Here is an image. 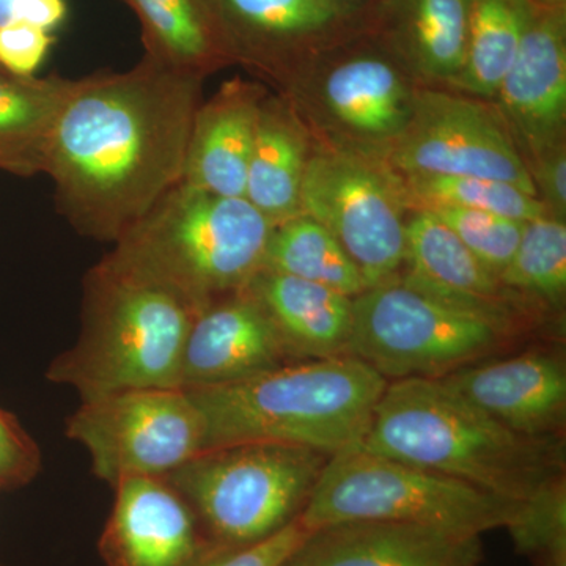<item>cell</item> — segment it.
Returning <instances> with one entry per match:
<instances>
[{"instance_id":"1","label":"cell","mask_w":566,"mask_h":566,"mask_svg":"<svg viewBox=\"0 0 566 566\" xmlns=\"http://www.w3.org/2000/svg\"><path fill=\"white\" fill-rule=\"evenodd\" d=\"M202 82L147 57L76 80L46 175L77 233L114 244L182 180Z\"/></svg>"},{"instance_id":"2","label":"cell","mask_w":566,"mask_h":566,"mask_svg":"<svg viewBox=\"0 0 566 566\" xmlns=\"http://www.w3.org/2000/svg\"><path fill=\"white\" fill-rule=\"evenodd\" d=\"M363 444L513 502L565 476L562 436L516 433L439 378L389 381Z\"/></svg>"},{"instance_id":"3","label":"cell","mask_w":566,"mask_h":566,"mask_svg":"<svg viewBox=\"0 0 566 566\" xmlns=\"http://www.w3.org/2000/svg\"><path fill=\"white\" fill-rule=\"evenodd\" d=\"M387 385L357 357L335 356L188 392L203 417L205 450L277 442L331 457L364 441Z\"/></svg>"},{"instance_id":"4","label":"cell","mask_w":566,"mask_h":566,"mask_svg":"<svg viewBox=\"0 0 566 566\" xmlns=\"http://www.w3.org/2000/svg\"><path fill=\"white\" fill-rule=\"evenodd\" d=\"M196 315L161 283L104 255L84 279L77 340L52 360L48 379L76 390L81 401L122 390L178 387L182 348Z\"/></svg>"},{"instance_id":"5","label":"cell","mask_w":566,"mask_h":566,"mask_svg":"<svg viewBox=\"0 0 566 566\" xmlns=\"http://www.w3.org/2000/svg\"><path fill=\"white\" fill-rule=\"evenodd\" d=\"M274 223L244 197L178 182L118 238L107 259L161 283L196 314L248 289Z\"/></svg>"},{"instance_id":"6","label":"cell","mask_w":566,"mask_h":566,"mask_svg":"<svg viewBox=\"0 0 566 566\" xmlns=\"http://www.w3.org/2000/svg\"><path fill=\"white\" fill-rule=\"evenodd\" d=\"M521 504L357 442L329 457L300 520L311 532L352 521H392L482 536L509 527Z\"/></svg>"},{"instance_id":"7","label":"cell","mask_w":566,"mask_h":566,"mask_svg":"<svg viewBox=\"0 0 566 566\" xmlns=\"http://www.w3.org/2000/svg\"><path fill=\"white\" fill-rule=\"evenodd\" d=\"M329 455L307 447L244 442L205 450L163 476L216 545H248L301 515Z\"/></svg>"},{"instance_id":"8","label":"cell","mask_w":566,"mask_h":566,"mask_svg":"<svg viewBox=\"0 0 566 566\" xmlns=\"http://www.w3.org/2000/svg\"><path fill=\"white\" fill-rule=\"evenodd\" d=\"M510 331L397 279L353 300L348 356L387 381L442 378L494 353Z\"/></svg>"},{"instance_id":"9","label":"cell","mask_w":566,"mask_h":566,"mask_svg":"<svg viewBox=\"0 0 566 566\" xmlns=\"http://www.w3.org/2000/svg\"><path fill=\"white\" fill-rule=\"evenodd\" d=\"M66 436L84 447L93 474L114 486L166 476L205 452V423L188 390L132 389L81 401Z\"/></svg>"},{"instance_id":"10","label":"cell","mask_w":566,"mask_h":566,"mask_svg":"<svg viewBox=\"0 0 566 566\" xmlns=\"http://www.w3.org/2000/svg\"><path fill=\"white\" fill-rule=\"evenodd\" d=\"M405 191L392 174L354 153L308 158L301 214L344 245L367 289L394 281L406 263Z\"/></svg>"},{"instance_id":"11","label":"cell","mask_w":566,"mask_h":566,"mask_svg":"<svg viewBox=\"0 0 566 566\" xmlns=\"http://www.w3.org/2000/svg\"><path fill=\"white\" fill-rule=\"evenodd\" d=\"M387 150L390 166L406 177L491 178L538 197L501 115L474 99L417 91L411 118Z\"/></svg>"},{"instance_id":"12","label":"cell","mask_w":566,"mask_h":566,"mask_svg":"<svg viewBox=\"0 0 566 566\" xmlns=\"http://www.w3.org/2000/svg\"><path fill=\"white\" fill-rule=\"evenodd\" d=\"M494 98L517 150L527 153L531 161L564 144L565 9L535 7L515 62Z\"/></svg>"},{"instance_id":"13","label":"cell","mask_w":566,"mask_h":566,"mask_svg":"<svg viewBox=\"0 0 566 566\" xmlns=\"http://www.w3.org/2000/svg\"><path fill=\"white\" fill-rule=\"evenodd\" d=\"M292 360L262 304L248 289L193 316L178 387L210 389L244 381Z\"/></svg>"},{"instance_id":"14","label":"cell","mask_w":566,"mask_h":566,"mask_svg":"<svg viewBox=\"0 0 566 566\" xmlns=\"http://www.w3.org/2000/svg\"><path fill=\"white\" fill-rule=\"evenodd\" d=\"M112 488L102 536L107 566H191L212 545L191 505L163 476H132Z\"/></svg>"},{"instance_id":"15","label":"cell","mask_w":566,"mask_h":566,"mask_svg":"<svg viewBox=\"0 0 566 566\" xmlns=\"http://www.w3.org/2000/svg\"><path fill=\"white\" fill-rule=\"evenodd\" d=\"M439 379L516 433L554 438L564 431L566 368L553 354L532 352L471 364Z\"/></svg>"},{"instance_id":"16","label":"cell","mask_w":566,"mask_h":566,"mask_svg":"<svg viewBox=\"0 0 566 566\" xmlns=\"http://www.w3.org/2000/svg\"><path fill=\"white\" fill-rule=\"evenodd\" d=\"M482 536L392 521H352L312 532L300 566H476Z\"/></svg>"},{"instance_id":"17","label":"cell","mask_w":566,"mask_h":566,"mask_svg":"<svg viewBox=\"0 0 566 566\" xmlns=\"http://www.w3.org/2000/svg\"><path fill=\"white\" fill-rule=\"evenodd\" d=\"M406 285L512 331L505 286L433 212L419 208L406 223Z\"/></svg>"},{"instance_id":"18","label":"cell","mask_w":566,"mask_h":566,"mask_svg":"<svg viewBox=\"0 0 566 566\" xmlns=\"http://www.w3.org/2000/svg\"><path fill=\"white\" fill-rule=\"evenodd\" d=\"M262 102L259 88L233 81L200 103L181 181L218 196L244 197Z\"/></svg>"},{"instance_id":"19","label":"cell","mask_w":566,"mask_h":566,"mask_svg":"<svg viewBox=\"0 0 566 566\" xmlns=\"http://www.w3.org/2000/svg\"><path fill=\"white\" fill-rule=\"evenodd\" d=\"M416 92L394 62L385 55L363 52L327 71L322 98L346 132L376 144L385 142L389 147L411 118Z\"/></svg>"},{"instance_id":"20","label":"cell","mask_w":566,"mask_h":566,"mask_svg":"<svg viewBox=\"0 0 566 566\" xmlns=\"http://www.w3.org/2000/svg\"><path fill=\"white\" fill-rule=\"evenodd\" d=\"M292 359L348 356L353 300L319 283L260 271L248 286Z\"/></svg>"},{"instance_id":"21","label":"cell","mask_w":566,"mask_h":566,"mask_svg":"<svg viewBox=\"0 0 566 566\" xmlns=\"http://www.w3.org/2000/svg\"><path fill=\"white\" fill-rule=\"evenodd\" d=\"M234 59L275 70L301 43L333 31L359 0H216Z\"/></svg>"},{"instance_id":"22","label":"cell","mask_w":566,"mask_h":566,"mask_svg":"<svg viewBox=\"0 0 566 566\" xmlns=\"http://www.w3.org/2000/svg\"><path fill=\"white\" fill-rule=\"evenodd\" d=\"M136 13L148 61L203 77L234 59L216 0H123Z\"/></svg>"},{"instance_id":"23","label":"cell","mask_w":566,"mask_h":566,"mask_svg":"<svg viewBox=\"0 0 566 566\" xmlns=\"http://www.w3.org/2000/svg\"><path fill=\"white\" fill-rule=\"evenodd\" d=\"M76 80L0 71V170L46 175L52 139Z\"/></svg>"},{"instance_id":"24","label":"cell","mask_w":566,"mask_h":566,"mask_svg":"<svg viewBox=\"0 0 566 566\" xmlns=\"http://www.w3.org/2000/svg\"><path fill=\"white\" fill-rule=\"evenodd\" d=\"M308 145L292 111L263 98L256 123L245 196L274 226L301 214Z\"/></svg>"},{"instance_id":"25","label":"cell","mask_w":566,"mask_h":566,"mask_svg":"<svg viewBox=\"0 0 566 566\" xmlns=\"http://www.w3.org/2000/svg\"><path fill=\"white\" fill-rule=\"evenodd\" d=\"M471 11L472 0H394L398 54L419 76L452 84L464 65Z\"/></svg>"},{"instance_id":"26","label":"cell","mask_w":566,"mask_h":566,"mask_svg":"<svg viewBox=\"0 0 566 566\" xmlns=\"http://www.w3.org/2000/svg\"><path fill=\"white\" fill-rule=\"evenodd\" d=\"M535 7L532 0H472L464 65L450 85L494 98L515 62Z\"/></svg>"},{"instance_id":"27","label":"cell","mask_w":566,"mask_h":566,"mask_svg":"<svg viewBox=\"0 0 566 566\" xmlns=\"http://www.w3.org/2000/svg\"><path fill=\"white\" fill-rule=\"evenodd\" d=\"M262 271L319 283L349 297L368 290L344 245L326 227L305 214L274 226Z\"/></svg>"},{"instance_id":"28","label":"cell","mask_w":566,"mask_h":566,"mask_svg":"<svg viewBox=\"0 0 566 566\" xmlns=\"http://www.w3.org/2000/svg\"><path fill=\"white\" fill-rule=\"evenodd\" d=\"M506 290L558 304L566 292V226L543 216L526 223L509 266L499 275Z\"/></svg>"},{"instance_id":"29","label":"cell","mask_w":566,"mask_h":566,"mask_svg":"<svg viewBox=\"0 0 566 566\" xmlns=\"http://www.w3.org/2000/svg\"><path fill=\"white\" fill-rule=\"evenodd\" d=\"M406 189L424 207H458L528 222L547 214L538 197L512 182L482 177H406Z\"/></svg>"},{"instance_id":"30","label":"cell","mask_w":566,"mask_h":566,"mask_svg":"<svg viewBox=\"0 0 566 566\" xmlns=\"http://www.w3.org/2000/svg\"><path fill=\"white\" fill-rule=\"evenodd\" d=\"M506 531L517 551L538 566H566L565 476L523 502Z\"/></svg>"},{"instance_id":"31","label":"cell","mask_w":566,"mask_h":566,"mask_svg":"<svg viewBox=\"0 0 566 566\" xmlns=\"http://www.w3.org/2000/svg\"><path fill=\"white\" fill-rule=\"evenodd\" d=\"M424 210L441 219L497 279L515 255L527 223L493 212L458 207H424Z\"/></svg>"},{"instance_id":"32","label":"cell","mask_w":566,"mask_h":566,"mask_svg":"<svg viewBox=\"0 0 566 566\" xmlns=\"http://www.w3.org/2000/svg\"><path fill=\"white\" fill-rule=\"evenodd\" d=\"M311 534L297 516L259 542L233 546L212 543L191 566H285Z\"/></svg>"},{"instance_id":"33","label":"cell","mask_w":566,"mask_h":566,"mask_svg":"<svg viewBox=\"0 0 566 566\" xmlns=\"http://www.w3.org/2000/svg\"><path fill=\"white\" fill-rule=\"evenodd\" d=\"M40 471L39 446L17 417L0 408V490L28 485Z\"/></svg>"},{"instance_id":"34","label":"cell","mask_w":566,"mask_h":566,"mask_svg":"<svg viewBox=\"0 0 566 566\" xmlns=\"http://www.w3.org/2000/svg\"><path fill=\"white\" fill-rule=\"evenodd\" d=\"M54 35L39 25L14 21L0 28V71L14 76H35L46 59Z\"/></svg>"},{"instance_id":"35","label":"cell","mask_w":566,"mask_h":566,"mask_svg":"<svg viewBox=\"0 0 566 566\" xmlns=\"http://www.w3.org/2000/svg\"><path fill=\"white\" fill-rule=\"evenodd\" d=\"M535 169H531L536 196H542L539 202L551 218L564 219L566 212V153L565 145H558L553 150L543 153L532 159Z\"/></svg>"},{"instance_id":"36","label":"cell","mask_w":566,"mask_h":566,"mask_svg":"<svg viewBox=\"0 0 566 566\" xmlns=\"http://www.w3.org/2000/svg\"><path fill=\"white\" fill-rule=\"evenodd\" d=\"M66 11V0H24L18 11L17 21L29 22L54 33L65 21Z\"/></svg>"},{"instance_id":"37","label":"cell","mask_w":566,"mask_h":566,"mask_svg":"<svg viewBox=\"0 0 566 566\" xmlns=\"http://www.w3.org/2000/svg\"><path fill=\"white\" fill-rule=\"evenodd\" d=\"M22 2L24 0H0V28L17 21Z\"/></svg>"},{"instance_id":"38","label":"cell","mask_w":566,"mask_h":566,"mask_svg":"<svg viewBox=\"0 0 566 566\" xmlns=\"http://www.w3.org/2000/svg\"><path fill=\"white\" fill-rule=\"evenodd\" d=\"M532 2L545 9H565L566 0H532Z\"/></svg>"},{"instance_id":"39","label":"cell","mask_w":566,"mask_h":566,"mask_svg":"<svg viewBox=\"0 0 566 566\" xmlns=\"http://www.w3.org/2000/svg\"><path fill=\"white\" fill-rule=\"evenodd\" d=\"M285 566H300L296 564V560H294V557L292 558V560L289 562V564H286Z\"/></svg>"}]
</instances>
